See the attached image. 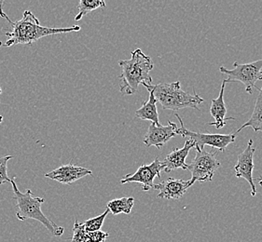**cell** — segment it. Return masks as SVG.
Segmentation results:
<instances>
[{
  "label": "cell",
  "instance_id": "20",
  "mask_svg": "<svg viewBox=\"0 0 262 242\" xmlns=\"http://www.w3.org/2000/svg\"><path fill=\"white\" fill-rule=\"evenodd\" d=\"M11 158H13L12 156L0 158V185L5 183H11V178L8 176V162Z\"/></svg>",
  "mask_w": 262,
  "mask_h": 242
},
{
  "label": "cell",
  "instance_id": "15",
  "mask_svg": "<svg viewBox=\"0 0 262 242\" xmlns=\"http://www.w3.org/2000/svg\"><path fill=\"white\" fill-rule=\"evenodd\" d=\"M149 92V97L147 102L143 104V106L136 111V116L142 120L151 121L156 125H161L159 121V112L157 108V101L155 99L153 92Z\"/></svg>",
  "mask_w": 262,
  "mask_h": 242
},
{
  "label": "cell",
  "instance_id": "21",
  "mask_svg": "<svg viewBox=\"0 0 262 242\" xmlns=\"http://www.w3.org/2000/svg\"><path fill=\"white\" fill-rule=\"evenodd\" d=\"M110 237V234L106 232L95 231L85 232L83 241L82 242H105Z\"/></svg>",
  "mask_w": 262,
  "mask_h": 242
},
{
  "label": "cell",
  "instance_id": "11",
  "mask_svg": "<svg viewBox=\"0 0 262 242\" xmlns=\"http://www.w3.org/2000/svg\"><path fill=\"white\" fill-rule=\"evenodd\" d=\"M87 175H93V172L88 168L69 163L60 166L59 168L48 173L44 176L49 179L57 181L61 184H72L74 182Z\"/></svg>",
  "mask_w": 262,
  "mask_h": 242
},
{
  "label": "cell",
  "instance_id": "18",
  "mask_svg": "<svg viewBox=\"0 0 262 242\" xmlns=\"http://www.w3.org/2000/svg\"><path fill=\"white\" fill-rule=\"evenodd\" d=\"M105 7L106 4L104 0H80L78 5L79 13L76 16L75 21H79L84 16L89 14L90 12Z\"/></svg>",
  "mask_w": 262,
  "mask_h": 242
},
{
  "label": "cell",
  "instance_id": "1",
  "mask_svg": "<svg viewBox=\"0 0 262 242\" xmlns=\"http://www.w3.org/2000/svg\"><path fill=\"white\" fill-rule=\"evenodd\" d=\"M10 31L4 32L9 39L2 46L11 47L14 45H31L37 42L42 37L67 34L70 32L80 31L79 26L67 27V28H53L40 26V22L31 11H26L23 14V18L19 21H12Z\"/></svg>",
  "mask_w": 262,
  "mask_h": 242
},
{
  "label": "cell",
  "instance_id": "8",
  "mask_svg": "<svg viewBox=\"0 0 262 242\" xmlns=\"http://www.w3.org/2000/svg\"><path fill=\"white\" fill-rule=\"evenodd\" d=\"M163 167L162 161L156 158L150 164H144L137 168L135 174H127L121 180V184L127 183H139L142 184L143 191H148L154 186V179L161 178V172Z\"/></svg>",
  "mask_w": 262,
  "mask_h": 242
},
{
  "label": "cell",
  "instance_id": "22",
  "mask_svg": "<svg viewBox=\"0 0 262 242\" xmlns=\"http://www.w3.org/2000/svg\"><path fill=\"white\" fill-rule=\"evenodd\" d=\"M4 3H5L4 1H0V16H1L2 18H5L7 21H9L10 23H11L12 21H11V19H10L8 16H7V14H6L5 12L3 11V9H2V8H3V5H4Z\"/></svg>",
  "mask_w": 262,
  "mask_h": 242
},
{
  "label": "cell",
  "instance_id": "23",
  "mask_svg": "<svg viewBox=\"0 0 262 242\" xmlns=\"http://www.w3.org/2000/svg\"><path fill=\"white\" fill-rule=\"evenodd\" d=\"M257 182H258V184L259 185H262V176H259V177H257Z\"/></svg>",
  "mask_w": 262,
  "mask_h": 242
},
{
  "label": "cell",
  "instance_id": "5",
  "mask_svg": "<svg viewBox=\"0 0 262 242\" xmlns=\"http://www.w3.org/2000/svg\"><path fill=\"white\" fill-rule=\"evenodd\" d=\"M220 71L228 78L224 79L226 83L239 81L245 85L247 93L252 94L253 89L257 88L256 83L262 80V59L249 63H233V68L227 69L224 66L220 67Z\"/></svg>",
  "mask_w": 262,
  "mask_h": 242
},
{
  "label": "cell",
  "instance_id": "25",
  "mask_svg": "<svg viewBox=\"0 0 262 242\" xmlns=\"http://www.w3.org/2000/svg\"><path fill=\"white\" fill-rule=\"evenodd\" d=\"M2 93V89H1V87H0V94Z\"/></svg>",
  "mask_w": 262,
  "mask_h": 242
},
{
  "label": "cell",
  "instance_id": "9",
  "mask_svg": "<svg viewBox=\"0 0 262 242\" xmlns=\"http://www.w3.org/2000/svg\"><path fill=\"white\" fill-rule=\"evenodd\" d=\"M255 151L256 149L253 148V140L250 139L248 141L246 149L241 154H239L237 158V163L234 167L236 177L247 180L250 184L252 197H255L257 194V189H256V185L254 184V177H253V171L255 168V164H254Z\"/></svg>",
  "mask_w": 262,
  "mask_h": 242
},
{
  "label": "cell",
  "instance_id": "17",
  "mask_svg": "<svg viewBox=\"0 0 262 242\" xmlns=\"http://www.w3.org/2000/svg\"><path fill=\"white\" fill-rule=\"evenodd\" d=\"M135 204V199L129 197V198H121V199H116L110 201L106 205V209L111 211L113 215H118L120 213H125L130 214L132 209Z\"/></svg>",
  "mask_w": 262,
  "mask_h": 242
},
{
  "label": "cell",
  "instance_id": "3",
  "mask_svg": "<svg viewBox=\"0 0 262 242\" xmlns=\"http://www.w3.org/2000/svg\"><path fill=\"white\" fill-rule=\"evenodd\" d=\"M15 178L11 179V184L13 190V200L16 201V217L21 222L27 221L28 219H33L39 222L47 228L55 237H61L63 234L64 228L59 227L54 222L51 221L47 216L41 211V205L45 200L40 197H33L30 189L26 190L25 193H21L18 189L15 183Z\"/></svg>",
  "mask_w": 262,
  "mask_h": 242
},
{
  "label": "cell",
  "instance_id": "10",
  "mask_svg": "<svg viewBox=\"0 0 262 242\" xmlns=\"http://www.w3.org/2000/svg\"><path fill=\"white\" fill-rule=\"evenodd\" d=\"M178 128V125L171 120H168L167 126L156 125L151 123L147 129L143 142L147 148L156 147L158 149H161L165 143L169 142V140L177 135L176 132Z\"/></svg>",
  "mask_w": 262,
  "mask_h": 242
},
{
  "label": "cell",
  "instance_id": "7",
  "mask_svg": "<svg viewBox=\"0 0 262 242\" xmlns=\"http://www.w3.org/2000/svg\"><path fill=\"white\" fill-rule=\"evenodd\" d=\"M180 122V127L177 130V135H181L183 137H189L190 140H192L196 147L200 149L204 150L205 146H209L212 148L220 150L221 152H224L228 146L232 142H235V133H230V134H215V133H201V132H194L186 129L184 126L183 120L181 116L176 114Z\"/></svg>",
  "mask_w": 262,
  "mask_h": 242
},
{
  "label": "cell",
  "instance_id": "16",
  "mask_svg": "<svg viewBox=\"0 0 262 242\" xmlns=\"http://www.w3.org/2000/svg\"><path fill=\"white\" fill-rule=\"evenodd\" d=\"M258 90V95H257V100H256V105L254 108V112L252 114L251 117L241 127L236 131L235 134L241 132L243 129L250 127L256 132H262V88H257Z\"/></svg>",
  "mask_w": 262,
  "mask_h": 242
},
{
  "label": "cell",
  "instance_id": "13",
  "mask_svg": "<svg viewBox=\"0 0 262 242\" xmlns=\"http://www.w3.org/2000/svg\"><path fill=\"white\" fill-rule=\"evenodd\" d=\"M195 147H196L195 142L189 139L187 142H185L183 148H174L172 152L166 156L164 160L162 161L163 171L166 174H169L178 168H181L184 171L188 170L189 165L186 162V158L188 157L190 149H192Z\"/></svg>",
  "mask_w": 262,
  "mask_h": 242
},
{
  "label": "cell",
  "instance_id": "24",
  "mask_svg": "<svg viewBox=\"0 0 262 242\" xmlns=\"http://www.w3.org/2000/svg\"><path fill=\"white\" fill-rule=\"evenodd\" d=\"M3 120H4V117H3L2 116H0V123H2Z\"/></svg>",
  "mask_w": 262,
  "mask_h": 242
},
{
  "label": "cell",
  "instance_id": "14",
  "mask_svg": "<svg viewBox=\"0 0 262 242\" xmlns=\"http://www.w3.org/2000/svg\"><path fill=\"white\" fill-rule=\"evenodd\" d=\"M227 83L225 80L222 81L221 91L217 98L213 99L211 102V107H210V115L214 117L215 122H210L209 125L215 127L216 130H221L224 128L227 124V120L235 119L234 117H226L227 108H226L225 102H224V90Z\"/></svg>",
  "mask_w": 262,
  "mask_h": 242
},
{
  "label": "cell",
  "instance_id": "12",
  "mask_svg": "<svg viewBox=\"0 0 262 242\" xmlns=\"http://www.w3.org/2000/svg\"><path fill=\"white\" fill-rule=\"evenodd\" d=\"M190 186H192L190 180L184 181L181 179L168 178L167 180L161 182L160 184H154L153 189L160 191V193L158 194L159 199L178 200L185 195V193Z\"/></svg>",
  "mask_w": 262,
  "mask_h": 242
},
{
  "label": "cell",
  "instance_id": "2",
  "mask_svg": "<svg viewBox=\"0 0 262 242\" xmlns=\"http://www.w3.org/2000/svg\"><path fill=\"white\" fill-rule=\"evenodd\" d=\"M131 55L130 60H121L119 62L121 67V74L119 76L121 80L120 90L122 94H135L139 85L152 84L151 76L149 75L154 67L152 59L140 49L132 52Z\"/></svg>",
  "mask_w": 262,
  "mask_h": 242
},
{
  "label": "cell",
  "instance_id": "19",
  "mask_svg": "<svg viewBox=\"0 0 262 242\" xmlns=\"http://www.w3.org/2000/svg\"><path fill=\"white\" fill-rule=\"evenodd\" d=\"M108 212H110L108 209H106L102 214L94 217V218H91L89 220L82 223L84 229L87 232L100 231L104 225L105 217L107 216Z\"/></svg>",
  "mask_w": 262,
  "mask_h": 242
},
{
  "label": "cell",
  "instance_id": "4",
  "mask_svg": "<svg viewBox=\"0 0 262 242\" xmlns=\"http://www.w3.org/2000/svg\"><path fill=\"white\" fill-rule=\"evenodd\" d=\"M147 91H152L157 103H160L163 109L178 111L183 108H194L200 110L199 106L205 100L200 96L193 88V94H189L181 89L179 80L173 83H159L148 85L143 83Z\"/></svg>",
  "mask_w": 262,
  "mask_h": 242
},
{
  "label": "cell",
  "instance_id": "6",
  "mask_svg": "<svg viewBox=\"0 0 262 242\" xmlns=\"http://www.w3.org/2000/svg\"><path fill=\"white\" fill-rule=\"evenodd\" d=\"M196 155L192 161L189 164V171L191 173L190 182L193 184L195 182L204 183L212 181L215 172L221 167V162L216 158V151L206 152L195 147Z\"/></svg>",
  "mask_w": 262,
  "mask_h": 242
}]
</instances>
